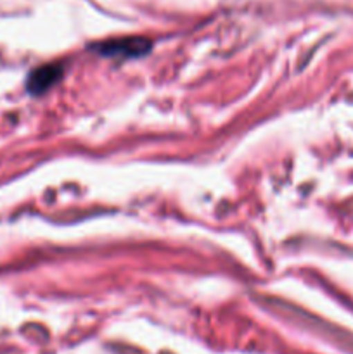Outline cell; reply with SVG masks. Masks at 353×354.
Listing matches in <instances>:
<instances>
[{
  "label": "cell",
  "mask_w": 353,
  "mask_h": 354,
  "mask_svg": "<svg viewBox=\"0 0 353 354\" xmlns=\"http://www.w3.org/2000/svg\"><path fill=\"white\" fill-rule=\"evenodd\" d=\"M62 73H64V68H62L61 62L40 66V68L31 71L30 76H28V92L33 93V95H40V93H44L45 90H48L61 80Z\"/></svg>",
  "instance_id": "7a4b0ae2"
},
{
  "label": "cell",
  "mask_w": 353,
  "mask_h": 354,
  "mask_svg": "<svg viewBox=\"0 0 353 354\" xmlns=\"http://www.w3.org/2000/svg\"><path fill=\"white\" fill-rule=\"evenodd\" d=\"M99 54L109 55V57H141L151 50V41L147 38L130 37L118 38V40L102 41V44L93 45Z\"/></svg>",
  "instance_id": "6da1fadb"
}]
</instances>
